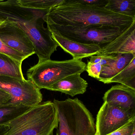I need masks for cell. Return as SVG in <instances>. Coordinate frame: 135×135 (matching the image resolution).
I'll list each match as a JSON object with an SVG mask.
<instances>
[{
	"instance_id": "e0dca14e",
	"label": "cell",
	"mask_w": 135,
	"mask_h": 135,
	"mask_svg": "<svg viewBox=\"0 0 135 135\" xmlns=\"http://www.w3.org/2000/svg\"><path fill=\"white\" fill-rule=\"evenodd\" d=\"M31 107L12 103L0 105V125H6Z\"/></svg>"
},
{
	"instance_id": "7402d4cb",
	"label": "cell",
	"mask_w": 135,
	"mask_h": 135,
	"mask_svg": "<svg viewBox=\"0 0 135 135\" xmlns=\"http://www.w3.org/2000/svg\"><path fill=\"white\" fill-rule=\"evenodd\" d=\"M102 65L99 63L92 64L88 61L86 65L85 71L88 73V75L98 80L102 71Z\"/></svg>"
},
{
	"instance_id": "5b68a950",
	"label": "cell",
	"mask_w": 135,
	"mask_h": 135,
	"mask_svg": "<svg viewBox=\"0 0 135 135\" xmlns=\"http://www.w3.org/2000/svg\"><path fill=\"white\" fill-rule=\"evenodd\" d=\"M86 64L82 60L62 61L50 60L38 62L27 71L28 80L40 90H48L51 86L67 76L85 71Z\"/></svg>"
},
{
	"instance_id": "603a6c76",
	"label": "cell",
	"mask_w": 135,
	"mask_h": 135,
	"mask_svg": "<svg viewBox=\"0 0 135 135\" xmlns=\"http://www.w3.org/2000/svg\"><path fill=\"white\" fill-rule=\"evenodd\" d=\"M77 3L87 6L105 7L108 0H74Z\"/></svg>"
},
{
	"instance_id": "2e32d148",
	"label": "cell",
	"mask_w": 135,
	"mask_h": 135,
	"mask_svg": "<svg viewBox=\"0 0 135 135\" xmlns=\"http://www.w3.org/2000/svg\"><path fill=\"white\" fill-rule=\"evenodd\" d=\"M118 83L135 90V57L128 65L107 84Z\"/></svg>"
},
{
	"instance_id": "ffe728a7",
	"label": "cell",
	"mask_w": 135,
	"mask_h": 135,
	"mask_svg": "<svg viewBox=\"0 0 135 135\" xmlns=\"http://www.w3.org/2000/svg\"><path fill=\"white\" fill-rule=\"evenodd\" d=\"M1 21H0V24ZM0 53L4 54L9 56L11 58L20 63H22L23 61L26 59V57L18 52L8 47L2 41L0 38Z\"/></svg>"
},
{
	"instance_id": "8fae6325",
	"label": "cell",
	"mask_w": 135,
	"mask_h": 135,
	"mask_svg": "<svg viewBox=\"0 0 135 135\" xmlns=\"http://www.w3.org/2000/svg\"><path fill=\"white\" fill-rule=\"evenodd\" d=\"M104 102L124 110L135 109V90L122 84H117L105 93Z\"/></svg>"
},
{
	"instance_id": "ac0fdd59",
	"label": "cell",
	"mask_w": 135,
	"mask_h": 135,
	"mask_svg": "<svg viewBox=\"0 0 135 135\" xmlns=\"http://www.w3.org/2000/svg\"><path fill=\"white\" fill-rule=\"evenodd\" d=\"M105 7L115 13L135 18V0H108Z\"/></svg>"
},
{
	"instance_id": "3957f363",
	"label": "cell",
	"mask_w": 135,
	"mask_h": 135,
	"mask_svg": "<svg viewBox=\"0 0 135 135\" xmlns=\"http://www.w3.org/2000/svg\"><path fill=\"white\" fill-rule=\"evenodd\" d=\"M5 135H53L58 125L56 107L50 101L42 102L6 124Z\"/></svg>"
},
{
	"instance_id": "277c9868",
	"label": "cell",
	"mask_w": 135,
	"mask_h": 135,
	"mask_svg": "<svg viewBox=\"0 0 135 135\" xmlns=\"http://www.w3.org/2000/svg\"><path fill=\"white\" fill-rule=\"evenodd\" d=\"M58 116L56 135H95L96 129L91 113L77 98L54 99Z\"/></svg>"
},
{
	"instance_id": "9c48e42d",
	"label": "cell",
	"mask_w": 135,
	"mask_h": 135,
	"mask_svg": "<svg viewBox=\"0 0 135 135\" xmlns=\"http://www.w3.org/2000/svg\"><path fill=\"white\" fill-rule=\"evenodd\" d=\"M1 21L0 38L7 46L22 54L26 58L35 54L33 43L22 30L12 23Z\"/></svg>"
},
{
	"instance_id": "8992f818",
	"label": "cell",
	"mask_w": 135,
	"mask_h": 135,
	"mask_svg": "<svg viewBox=\"0 0 135 135\" xmlns=\"http://www.w3.org/2000/svg\"><path fill=\"white\" fill-rule=\"evenodd\" d=\"M51 33L60 35L74 41L98 45L101 49L113 41L127 29L108 25H92L81 27L47 25Z\"/></svg>"
},
{
	"instance_id": "d4e9b609",
	"label": "cell",
	"mask_w": 135,
	"mask_h": 135,
	"mask_svg": "<svg viewBox=\"0 0 135 135\" xmlns=\"http://www.w3.org/2000/svg\"><path fill=\"white\" fill-rule=\"evenodd\" d=\"M131 135H135V129L133 130V132L132 133Z\"/></svg>"
},
{
	"instance_id": "7a4b0ae2",
	"label": "cell",
	"mask_w": 135,
	"mask_h": 135,
	"mask_svg": "<svg viewBox=\"0 0 135 135\" xmlns=\"http://www.w3.org/2000/svg\"><path fill=\"white\" fill-rule=\"evenodd\" d=\"M47 25L81 27L108 25L127 29L135 22V18L111 11L105 7L83 5L74 0H64L51 8L44 16Z\"/></svg>"
},
{
	"instance_id": "52a82bcc",
	"label": "cell",
	"mask_w": 135,
	"mask_h": 135,
	"mask_svg": "<svg viewBox=\"0 0 135 135\" xmlns=\"http://www.w3.org/2000/svg\"><path fill=\"white\" fill-rule=\"evenodd\" d=\"M0 89L10 95V103L33 107L42 102L41 90L30 80L0 75Z\"/></svg>"
},
{
	"instance_id": "ba28073f",
	"label": "cell",
	"mask_w": 135,
	"mask_h": 135,
	"mask_svg": "<svg viewBox=\"0 0 135 135\" xmlns=\"http://www.w3.org/2000/svg\"><path fill=\"white\" fill-rule=\"evenodd\" d=\"M135 118V109L124 110L103 103L96 117L95 135H107Z\"/></svg>"
},
{
	"instance_id": "d6986e66",
	"label": "cell",
	"mask_w": 135,
	"mask_h": 135,
	"mask_svg": "<svg viewBox=\"0 0 135 135\" xmlns=\"http://www.w3.org/2000/svg\"><path fill=\"white\" fill-rule=\"evenodd\" d=\"M20 6L40 11L49 10L62 4L64 0H16Z\"/></svg>"
},
{
	"instance_id": "9a60e30c",
	"label": "cell",
	"mask_w": 135,
	"mask_h": 135,
	"mask_svg": "<svg viewBox=\"0 0 135 135\" xmlns=\"http://www.w3.org/2000/svg\"><path fill=\"white\" fill-rule=\"evenodd\" d=\"M22 64L6 54L0 53V75L25 79Z\"/></svg>"
},
{
	"instance_id": "5bb4252c",
	"label": "cell",
	"mask_w": 135,
	"mask_h": 135,
	"mask_svg": "<svg viewBox=\"0 0 135 135\" xmlns=\"http://www.w3.org/2000/svg\"><path fill=\"white\" fill-rule=\"evenodd\" d=\"M135 54H118L115 61L107 65L102 66V71L98 80L104 84L119 73L131 62Z\"/></svg>"
},
{
	"instance_id": "44dd1931",
	"label": "cell",
	"mask_w": 135,
	"mask_h": 135,
	"mask_svg": "<svg viewBox=\"0 0 135 135\" xmlns=\"http://www.w3.org/2000/svg\"><path fill=\"white\" fill-rule=\"evenodd\" d=\"M135 129V118L132 119L123 127L107 135H131Z\"/></svg>"
},
{
	"instance_id": "7c38bea8",
	"label": "cell",
	"mask_w": 135,
	"mask_h": 135,
	"mask_svg": "<svg viewBox=\"0 0 135 135\" xmlns=\"http://www.w3.org/2000/svg\"><path fill=\"white\" fill-rule=\"evenodd\" d=\"M52 38L65 52L71 55L73 59L82 60L97 54L101 47L94 44H85L74 41L57 34L51 33Z\"/></svg>"
},
{
	"instance_id": "4fadbf2b",
	"label": "cell",
	"mask_w": 135,
	"mask_h": 135,
	"mask_svg": "<svg viewBox=\"0 0 135 135\" xmlns=\"http://www.w3.org/2000/svg\"><path fill=\"white\" fill-rule=\"evenodd\" d=\"M80 75L76 73L67 76L53 84L48 90L60 91L72 97L83 94L86 91L88 83Z\"/></svg>"
},
{
	"instance_id": "30bf717a",
	"label": "cell",
	"mask_w": 135,
	"mask_h": 135,
	"mask_svg": "<svg viewBox=\"0 0 135 135\" xmlns=\"http://www.w3.org/2000/svg\"><path fill=\"white\" fill-rule=\"evenodd\" d=\"M135 54V22L113 41L101 49L97 55Z\"/></svg>"
},
{
	"instance_id": "cb8c5ba5",
	"label": "cell",
	"mask_w": 135,
	"mask_h": 135,
	"mask_svg": "<svg viewBox=\"0 0 135 135\" xmlns=\"http://www.w3.org/2000/svg\"><path fill=\"white\" fill-rule=\"evenodd\" d=\"M11 99L9 94L0 89V105L10 103Z\"/></svg>"
},
{
	"instance_id": "6da1fadb",
	"label": "cell",
	"mask_w": 135,
	"mask_h": 135,
	"mask_svg": "<svg viewBox=\"0 0 135 135\" xmlns=\"http://www.w3.org/2000/svg\"><path fill=\"white\" fill-rule=\"evenodd\" d=\"M49 10L23 7L16 0L0 1V20L14 23L26 34L34 46L38 62L50 60L58 46L51 32L44 26L43 18Z\"/></svg>"
}]
</instances>
